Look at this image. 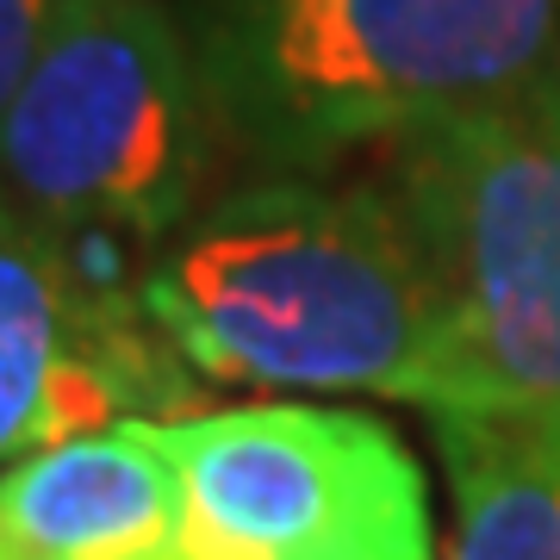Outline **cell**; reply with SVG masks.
<instances>
[{"instance_id": "obj_7", "label": "cell", "mask_w": 560, "mask_h": 560, "mask_svg": "<svg viewBox=\"0 0 560 560\" xmlns=\"http://www.w3.org/2000/svg\"><path fill=\"white\" fill-rule=\"evenodd\" d=\"M180 555V474L150 418L62 436L0 467V560Z\"/></svg>"}, {"instance_id": "obj_3", "label": "cell", "mask_w": 560, "mask_h": 560, "mask_svg": "<svg viewBox=\"0 0 560 560\" xmlns=\"http://www.w3.org/2000/svg\"><path fill=\"white\" fill-rule=\"evenodd\" d=\"M386 168L442 280L430 418L560 405V62L386 143Z\"/></svg>"}, {"instance_id": "obj_5", "label": "cell", "mask_w": 560, "mask_h": 560, "mask_svg": "<svg viewBox=\"0 0 560 560\" xmlns=\"http://www.w3.org/2000/svg\"><path fill=\"white\" fill-rule=\"evenodd\" d=\"M150 430L180 474L187 560H293L423 517L418 460L361 411L275 399Z\"/></svg>"}, {"instance_id": "obj_4", "label": "cell", "mask_w": 560, "mask_h": 560, "mask_svg": "<svg viewBox=\"0 0 560 560\" xmlns=\"http://www.w3.org/2000/svg\"><path fill=\"white\" fill-rule=\"evenodd\" d=\"M206 81L156 0H57L0 113V200L44 237H175L206 168Z\"/></svg>"}, {"instance_id": "obj_9", "label": "cell", "mask_w": 560, "mask_h": 560, "mask_svg": "<svg viewBox=\"0 0 560 560\" xmlns=\"http://www.w3.org/2000/svg\"><path fill=\"white\" fill-rule=\"evenodd\" d=\"M50 13H57V0H0V113L13 101V88L25 81L32 57H38Z\"/></svg>"}, {"instance_id": "obj_10", "label": "cell", "mask_w": 560, "mask_h": 560, "mask_svg": "<svg viewBox=\"0 0 560 560\" xmlns=\"http://www.w3.org/2000/svg\"><path fill=\"white\" fill-rule=\"evenodd\" d=\"M293 560H436V555H430V517H405V523H386V529L330 541V548H312V555H293Z\"/></svg>"}, {"instance_id": "obj_1", "label": "cell", "mask_w": 560, "mask_h": 560, "mask_svg": "<svg viewBox=\"0 0 560 560\" xmlns=\"http://www.w3.org/2000/svg\"><path fill=\"white\" fill-rule=\"evenodd\" d=\"M150 337L206 381L368 393L430 411L442 280L386 187L268 180L168 237L138 287Z\"/></svg>"}, {"instance_id": "obj_6", "label": "cell", "mask_w": 560, "mask_h": 560, "mask_svg": "<svg viewBox=\"0 0 560 560\" xmlns=\"http://www.w3.org/2000/svg\"><path fill=\"white\" fill-rule=\"evenodd\" d=\"M143 349L81 287L69 249L0 200V467L119 423L143 393Z\"/></svg>"}, {"instance_id": "obj_2", "label": "cell", "mask_w": 560, "mask_h": 560, "mask_svg": "<svg viewBox=\"0 0 560 560\" xmlns=\"http://www.w3.org/2000/svg\"><path fill=\"white\" fill-rule=\"evenodd\" d=\"M194 62L256 156L312 168L555 69L560 0H206Z\"/></svg>"}, {"instance_id": "obj_11", "label": "cell", "mask_w": 560, "mask_h": 560, "mask_svg": "<svg viewBox=\"0 0 560 560\" xmlns=\"http://www.w3.org/2000/svg\"><path fill=\"white\" fill-rule=\"evenodd\" d=\"M168 560H187V555H168Z\"/></svg>"}, {"instance_id": "obj_8", "label": "cell", "mask_w": 560, "mask_h": 560, "mask_svg": "<svg viewBox=\"0 0 560 560\" xmlns=\"http://www.w3.org/2000/svg\"><path fill=\"white\" fill-rule=\"evenodd\" d=\"M430 423L455 480V560H560V405Z\"/></svg>"}]
</instances>
